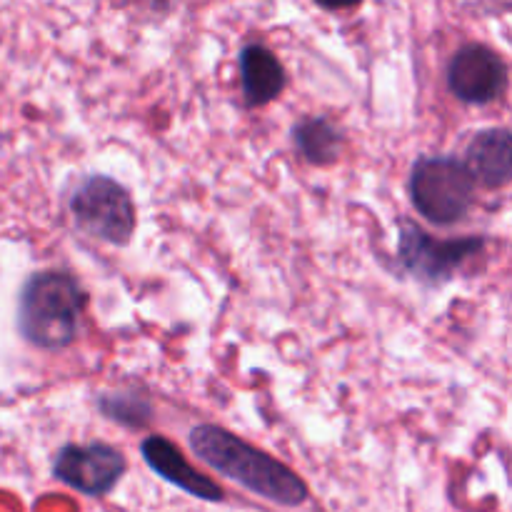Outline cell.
<instances>
[{"mask_svg":"<svg viewBox=\"0 0 512 512\" xmlns=\"http://www.w3.org/2000/svg\"><path fill=\"white\" fill-rule=\"evenodd\" d=\"M475 195V178L455 158H420L410 173V198L430 223L450 225L468 215Z\"/></svg>","mask_w":512,"mask_h":512,"instance_id":"obj_3","label":"cell"},{"mask_svg":"<svg viewBox=\"0 0 512 512\" xmlns=\"http://www.w3.org/2000/svg\"><path fill=\"white\" fill-rule=\"evenodd\" d=\"M465 168L485 188H503L512 183V133L503 128L483 130L465 153Z\"/></svg>","mask_w":512,"mask_h":512,"instance_id":"obj_9","label":"cell"},{"mask_svg":"<svg viewBox=\"0 0 512 512\" xmlns=\"http://www.w3.org/2000/svg\"><path fill=\"white\" fill-rule=\"evenodd\" d=\"M140 453H143V460L148 463V468L153 473H158L163 480H168L170 485L185 490L193 498L205 500V503H223V488L215 485L210 478H205L203 473H198L183 458V453L165 438H160V435L145 438L143 445H140Z\"/></svg>","mask_w":512,"mask_h":512,"instance_id":"obj_8","label":"cell"},{"mask_svg":"<svg viewBox=\"0 0 512 512\" xmlns=\"http://www.w3.org/2000/svg\"><path fill=\"white\" fill-rule=\"evenodd\" d=\"M125 458L120 450L105 443L65 445L53 463V475L78 493L100 498L110 493L125 475Z\"/></svg>","mask_w":512,"mask_h":512,"instance_id":"obj_6","label":"cell"},{"mask_svg":"<svg viewBox=\"0 0 512 512\" xmlns=\"http://www.w3.org/2000/svg\"><path fill=\"white\" fill-rule=\"evenodd\" d=\"M100 410L115 423H123L128 428H140L150 420V405L135 395H110L100 400Z\"/></svg>","mask_w":512,"mask_h":512,"instance_id":"obj_12","label":"cell"},{"mask_svg":"<svg viewBox=\"0 0 512 512\" xmlns=\"http://www.w3.org/2000/svg\"><path fill=\"white\" fill-rule=\"evenodd\" d=\"M240 80L248 105H268L283 93L285 70L265 45H248L240 53Z\"/></svg>","mask_w":512,"mask_h":512,"instance_id":"obj_10","label":"cell"},{"mask_svg":"<svg viewBox=\"0 0 512 512\" xmlns=\"http://www.w3.org/2000/svg\"><path fill=\"white\" fill-rule=\"evenodd\" d=\"M448 85L463 103H493L508 85V68L500 55L485 45H465L450 60Z\"/></svg>","mask_w":512,"mask_h":512,"instance_id":"obj_7","label":"cell"},{"mask_svg":"<svg viewBox=\"0 0 512 512\" xmlns=\"http://www.w3.org/2000/svg\"><path fill=\"white\" fill-rule=\"evenodd\" d=\"M293 138L300 153L315 165H328L338 160L340 143H343L338 128L325 118H308L298 123L293 130Z\"/></svg>","mask_w":512,"mask_h":512,"instance_id":"obj_11","label":"cell"},{"mask_svg":"<svg viewBox=\"0 0 512 512\" xmlns=\"http://www.w3.org/2000/svg\"><path fill=\"white\" fill-rule=\"evenodd\" d=\"M190 448L205 465L235 480L250 493L285 508H298L308 500V485L288 465L218 425H198L190 430Z\"/></svg>","mask_w":512,"mask_h":512,"instance_id":"obj_1","label":"cell"},{"mask_svg":"<svg viewBox=\"0 0 512 512\" xmlns=\"http://www.w3.org/2000/svg\"><path fill=\"white\" fill-rule=\"evenodd\" d=\"M318 5H323V8L328 10H345V8H355V5H360L363 0H315Z\"/></svg>","mask_w":512,"mask_h":512,"instance_id":"obj_13","label":"cell"},{"mask_svg":"<svg viewBox=\"0 0 512 512\" xmlns=\"http://www.w3.org/2000/svg\"><path fill=\"white\" fill-rule=\"evenodd\" d=\"M483 250L480 238L463 240H435L415 223L403 220L398 235V260L410 275L423 283H445L453 278L455 270Z\"/></svg>","mask_w":512,"mask_h":512,"instance_id":"obj_5","label":"cell"},{"mask_svg":"<svg viewBox=\"0 0 512 512\" xmlns=\"http://www.w3.org/2000/svg\"><path fill=\"white\" fill-rule=\"evenodd\" d=\"M88 305L78 278L63 270L30 275L20 290L18 328L30 345L40 350H63L75 340L80 318Z\"/></svg>","mask_w":512,"mask_h":512,"instance_id":"obj_2","label":"cell"},{"mask_svg":"<svg viewBox=\"0 0 512 512\" xmlns=\"http://www.w3.org/2000/svg\"><path fill=\"white\" fill-rule=\"evenodd\" d=\"M75 223L93 238L125 245L135 230V208L128 190L108 175H90L70 198Z\"/></svg>","mask_w":512,"mask_h":512,"instance_id":"obj_4","label":"cell"},{"mask_svg":"<svg viewBox=\"0 0 512 512\" xmlns=\"http://www.w3.org/2000/svg\"><path fill=\"white\" fill-rule=\"evenodd\" d=\"M150 3H165V0H150Z\"/></svg>","mask_w":512,"mask_h":512,"instance_id":"obj_14","label":"cell"}]
</instances>
